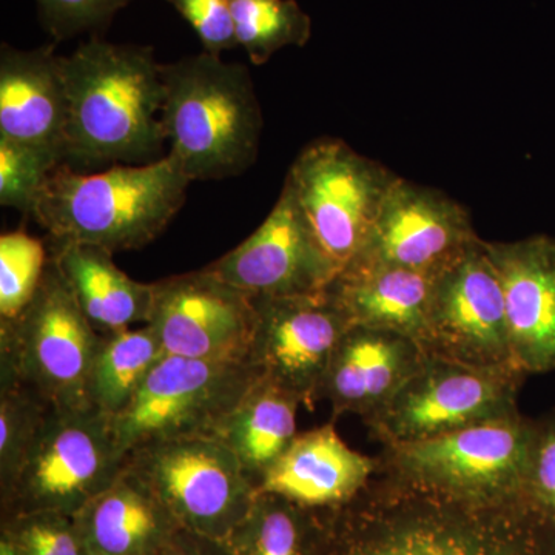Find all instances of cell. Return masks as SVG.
<instances>
[{
  "label": "cell",
  "instance_id": "obj_13",
  "mask_svg": "<svg viewBox=\"0 0 555 555\" xmlns=\"http://www.w3.org/2000/svg\"><path fill=\"white\" fill-rule=\"evenodd\" d=\"M147 324L166 356L243 363L250 361L258 312L251 295L206 268L153 283Z\"/></svg>",
  "mask_w": 555,
  "mask_h": 555
},
{
  "label": "cell",
  "instance_id": "obj_19",
  "mask_svg": "<svg viewBox=\"0 0 555 555\" xmlns=\"http://www.w3.org/2000/svg\"><path fill=\"white\" fill-rule=\"evenodd\" d=\"M68 98L54 46L0 50V138L56 153L65 163Z\"/></svg>",
  "mask_w": 555,
  "mask_h": 555
},
{
  "label": "cell",
  "instance_id": "obj_21",
  "mask_svg": "<svg viewBox=\"0 0 555 555\" xmlns=\"http://www.w3.org/2000/svg\"><path fill=\"white\" fill-rule=\"evenodd\" d=\"M73 518L90 555H158L179 529L152 488L127 463L116 480Z\"/></svg>",
  "mask_w": 555,
  "mask_h": 555
},
{
  "label": "cell",
  "instance_id": "obj_30",
  "mask_svg": "<svg viewBox=\"0 0 555 555\" xmlns=\"http://www.w3.org/2000/svg\"><path fill=\"white\" fill-rule=\"evenodd\" d=\"M64 160L49 150L0 138V204L31 215L47 179Z\"/></svg>",
  "mask_w": 555,
  "mask_h": 555
},
{
  "label": "cell",
  "instance_id": "obj_31",
  "mask_svg": "<svg viewBox=\"0 0 555 555\" xmlns=\"http://www.w3.org/2000/svg\"><path fill=\"white\" fill-rule=\"evenodd\" d=\"M2 534L20 547L22 555H90L75 518L67 514H10Z\"/></svg>",
  "mask_w": 555,
  "mask_h": 555
},
{
  "label": "cell",
  "instance_id": "obj_34",
  "mask_svg": "<svg viewBox=\"0 0 555 555\" xmlns=\"http://www.w3.org/2000/svg\"><path fill=\"white\" fill-rule=\"evenodd\" d=\"M192 25L204 51L221 56L238 47L229 0H167Z\"/></svg>",
  "mask_w": 555,
  "mask_h": 555
},
{
  "label": "cell",
  "instance_id": "obj_11",
  "mask_svg": "<svg viewBox=\"0 0 555 555\" xmlns=\"http://www.w3.org/2000/svg\"><path fill=\"white\" fill-rule=\"evenodd\" d=\"M524 374L426 356L385 408L363 420L383 447L426 440L518 414Z\"/></svg>",
  "mask_w": 555,
  "mask_h": 555
},
{
  "label": "cell",
  "instance_id": "obj_1",
  "mask_svg": "<svg viewBox=\"0 0 555 555\" xmlns=\"http://www.w3.org/2000/svg\"><path fill=\"white\" fill-rule=\"evenodd\" d=\"M328 513L323 555H550L524 503L449 499L382 473Z\"/></svg>",
  "mask_w": 555,
  "mask_h": 555
},
{
  "label": "cell",
  "instance_id": "obj_20",
  "mask_svg": "<svg viewBox=\"0 0 555 555\" xmlns=\"http://www.w3.org/2000/svg\"><path fill=\"white\" fill-rule=\"evenodd\" d=\"M378 467V456L353 451L334 423H327L298 434L261 478L258 492L309 509H334L356 499L377 476Z\"/></svg>",
  "mask_w": 555,
  "mask_h": 555
},
{
  "label": "cell",
  "instance_id": "obj_27",
  "mask_svg": "<svg viewBox=\"0 0 555 555\" xmlns=\"http://www.w3.org/2000/svg\"><path fill=\"white\" fill-rule=\"evenodd\" d=\"M238 46L255 65L286 47H305L312 21L297 0H229Z\"/></svg>",
  "mask_w": 555,
  "mask_h": 555
},
{
  "label": "cell",
  "instance_id": "obj_25",
  "mask_svg": "<svg viewBox=\"0 0 555 555\" xmlns=\"http://www.w3.org/2000/svg\"><path fill=\"white\" fill-rule=\"evenodd\" d=\"M320 511L258 492L224 545L229 555H320L326 537V525H318Z\"/></svg>",
  "mask_w": 555,
  "mask_h": 555
},
{
  "label": "cell",
  "instance_id": "obj_10",
  "mask_svg": "<svg viewBox=\"0 0 555 555\" xmlns=\"http://www.w3.org/2000/svg\"><path fill=\"white\" fill-rule=\"evenodd\" d=\"M259 375L250 361L164 356L129 406L112 418L120 451L129 455L155 441L215 437Z\"/></svg>",
  "mask_w": 555,
  "mask_h": 555
},
{
  "label": "cell",
  "instance_id": "obj_9",
  "mask_svg": "<svg viewBox=\"0 0 555 555\" xmlns=\"http://www.w3.org/2000/svg\"><path fill=\"white\" fill-rule=\"evenodd\" d=\"M127 465L155 492L179 528L224 543L258 495L238 459L215 437L155 441Z\"/></svg>",
  "mask_w": 555,
  "mask_h": 555
},
{
  "label": "cell",
  "instance_id": "obj_35",
  "mask_svg": "<svg viewBox=\"0 0 555 555\" xmlns=\"http://www.w3.org/2000/svg\"><path fill=\"white\" fill-rule=\"evenodd\" d=\"M158 555H229L224 543L179 528Z\"/></svg>",
  "mask_w": 555,
  "mask_h": 555
},
{
  "label": "cell",
  "instance_id": "obj_36",
  "mask_svg": "<svg viewBox=\"0 0 555 555\" xmlns=\"http://www.w3.org/2000/svg\"><path fill=\"white\" fill-rule=\"evenodd\" d=\"M0 555H22V553L20 547L14 545L9 537L2 534V539H0Z\"/></svg>",
  "mask_w": 555,
  "mask_h": 555
},
{
  "label": "cell",
  "instance_id": "obj_33",
  "mask_svg": "<svg viewBox=\"0 0 555 555\" xmlns=\"http://www.w3.org/2000/svg\"><path fill=\"white\" fill-rule=\"evenodd\" d=\"M524 505L542 525L555 520V420L535 423Z\"/></svg>",
  "mask_w": 555,
  "mask_h": 555
},
{
  "label": "cell",
  "instance_id": "obj_16",
  "mask_svg": "<svg viewBox=\"0 0 555 555\" xmlns=\"http://www.w3.org/2000/svg\"><path fill=\"white\" fill-rule=\"evenodd\" d=\"M207 269L257 298L315 294L335 280L286 181L264 222Z\"/></svg>",
  "mask_w": 555,
  "mask_h": 555
},
{
  "label": "cell",
  "instance_id": "obj_26",
  "mask_svg": "<svg viewBox=\"0 0 555 555\" xmlns=\"http://www.w3.org/2000/svg\"><path fill=\"white\" fill-rule=\"evenodd\" d=\"M164 356L158 335L149 324L102 335L90 374L91 406L109 418L119 415Z\"/></svg>",
  "mask_w": 555,
  "mask_h": 555
},
{
  "label": "cell",
  "instance_id": "obj_6",
  "mask_svg": "<svg viewBox=\"0 0 555 555\" xmlns=\"http://www.w3.org/2000/svg\"><path fill=\"white\" fill-rule=\"evenodd\" d=\"M101 341L50 257L30 305L0 320V383L27 387L53 406H91L90 374Z\"/></svg>",
  "mask_w": 555,
  "mask_h": 555
},
{
  "label": "cell",
  "instance_id": "obj_18",
  "mask_svg": "<svg viewBox=\"0 0 555 555\" xmlns=\"http://www.w3.org/2000/svg\"><path fill=\"white\" fill-rule=\"evenodd\" d=\"M425 357L420 343L406 335L352 326L328 364L320 400L331 404L334 416L366 420L392 400Z\"/></svg>",
  "mask_w": 555,
  "mask_h": 555
},
{
  "label": "cell",
  "instance_id": "obj_3",
  "mask_svg": "<svg viewBox=\"0 0 555 555\" xmlns=\"http://www.w3.org/2000/svg\"><path fill=\"white\" fill-rule=\"evenodd\" d=\"M192 184L178 160L112 166L96 173L57 167L40 190L30 217L53 241L112 251L153 243L177 217Z\"/></svg>",
  "mask_w": 555,
  "mask_h": 555
},
{
  "label": "cell",
  "instance_id": "obj_2",
  "mask_svg": "<svg viewBox=\"0 0 555 555\" xmlns=\"http://www.w3.org/2000/svg\"><path fill=\"white\" fill-rule=\"evenodd\" d=\"M68 98L65 166L101 169L163 159L164 76L153 47L91 36L61 56Z\"/></svg>",
  "mask_w": 555,
  "mask_h": 555
},
{
  "label": "cell",
  "instance_id": "obj_8",
  "mask_svg": "<svg viewBox=\"0 0 555 555\" xmlns=\"http://www.w3.org/2000/svg\"><path fill=\"white\" fill-rule=\"evenodd\" d=\"M398 175L338 138L299 152L286 182L335 276L360 254Z\"/></svg>",
  "mask_w": 555,
  "mask_h": 555
},
{
  "label": "cell",
  "instance_id": "obj_14",
  "mask_svg": "<svg viewBox=\"0 0 555 555\" xmlns=\"http://www.w3.org/2000/svg\"><path fill=\"white\" fill-rule=\"evenodd\" d=\"M254 299L258 324L250 363L313 409L320 401L328 364L352 327L349 318L328 288L295 297Z\"/></svg>",
  "mask_w": 555,
  "mask_h": 555
},
{
  "label": "cell",
  "instance_id": "obj_15",
  "mask_svg": "<svg viewBox=\"0 0 555 555\" xmlns=\"http://www.w3.org/2000/svg\"><path fill=\"white\" fill-rule=\"evenodd\" d=\"M478 240L465 206L440 190L398 177L366 243L349 266L440 272Z\"/></svg>",
  "mask_w": 555,
  "mask_h": 555
},
{
  "label": "cell",
  "instance_id": "obj_32",
  "mask_svg": "<svg viewBox=\"0 0 555 555\" xmlns=\"http://www.w3.org/2000/svg\"><path fill=\"white\" fill-rule=\"evenodd\" d=\"M133 0H36L42 27L56 40L107 30L113 17Z\"/></svg>",
  "mask_w": 555,
  "mask_h": 555
},
{
  "label": "cell",
  "instance_id": "obj_23",
  "mask_svg": "<svg viewBox=\"0 0 555 555\" xmlns=\"http://www.w3.org/2000/svg\"><path fill=\"white\" fill-rule=\"evenodd\" d=\"M49 251L83 315L101 335L149 323L153 283H141L122 272L112 251L53 240Z\"/></svg>",
  "mask_w": 555,
  "mask_h": 555
},
{
  "label": "cell",
  "instance_id": "obj_12",
  "mask_svg": "<svg viewBox=\"0 0 555 555\" xmlns=\"http://www.w3.org/2000/svg\"><path fill=\"white\" fill-rule=\"evenodd\" d=\"M420 346L426 356L454 363L517 371L511 353L505 295L486 241L478 240L438 273Z\"/></svg>",
  "mask_w": 555,
  "mask_h": 555
},
{
  "label": "cell",
  "instance_id": "obj_5",
  "mask_svg": "<svg viewBox=\"0 0 555 555\" xmlns=\"http://www.w3.org/2000/svg\"><path fill=\"white\" fill-rule=\"evenodd\" d=\"M534 426L516 414L383 447L378 473L449 499L483 505L524 503Z\"/></svg>",
  "mask_w": 555,
  "mask_h": 555
},
{
  "label": "cell",
  "instance_id": "obj_17",
  "mask_svg": "<svg viewBox=\"0 0 555 555\" xmlns=\"http://www.w3.org/2000/svg\"><path fill=\"white\" fill-rule=\"evenodd\" d=\"M503 295L514 366L521 374L555 371V238L488 243Z\"/></svg>",
  "mask_w": 555,
  "mask_h": 555
},
{
  "label": "cell",
  "instance_id": "obj_28",
  "mask_svg": "<svg viewBox=\"0 0 555 555\" xmlns=\"http://www.w3.org/2000/svg\"><path fill=\"white\" fill-rule=\"evenodd\" d=\"M53 404L16 383H0V489L10 491Z\"/></svg>",
  "mask_w": 555,
  "mask_h": 555
},
{
  "label": "cell",
  "instance_id": "obj_7",
  "mask_svg": "<svg viewBox=\"0 0 555 555\" xmlns=\"http://www.w3.org/2000/svg\"><path fill=\"white\" fill-rule=\"evenodd\" d=\"M112 418L93 406H51L16 480L2 496L10 514L75 516L126 467Z\"/></svg>",
  "mask_w": 555,
  "mask_h": 555
},
{
  "label": "cell",
  "instance_id": "obj_24",
  "mask_svg": "<svg viewBox=\"0 0 555 555\" xmlns=\"http://www.w3.org/2000/svg\"><path fill=\"white\" fill-rule=\"evenodd\" d=\"M299 406L298 397L261 374L218 427L215 438L233 452L257 488L298 436Z\"/></svg>",
  "mask_w": 555,
  "mask_h": 555
},
{
  "label": "cell",
  "instance_id": "obj_29",
  "mask_svg": "<svg viewBox=\"0 0 555 555\" xmlns=\"http://www.w3.org/2000/svg\"><path fill=\"white\" fill-rule=\"evenodd\" d=\"M49 261L43 241L24 230L0 236V320H11L30 305Z\"/></svg>",
  "mask_w": 555,
  "mask_h": 555
},
{
  "label": "cell",
  "instance_id": "obj_4",
  "mask_svg": "<svg viewBox=\"0 0 555 555\" xmlns=\"http://www.w3.org/2000/svg\"><path fill=\"white\" fill-rule=\"evenodd\" d=\"M169 155L190 181H221L257 163L262 119L246 65L203 53L163 65Z\"/></svg>",
  "mask_w": 555,
  "mask_h": 555
},
{
  "label": "cell",
  "instance_id": "obj_22",
  "mask_svg": "<svg viewBox=\"0 0 555 555\" xmlns=\"http://www.w3.org/2000/svg\"><path fill=\"white\" fill-rule=\"evenodd\" d=\"M440 272L349 266L327 288L352 326L396 332L420 343L426 332Z\"/></svg>",
  "mask_w": 555,
  "mask_h": 555
}]
</instances>
